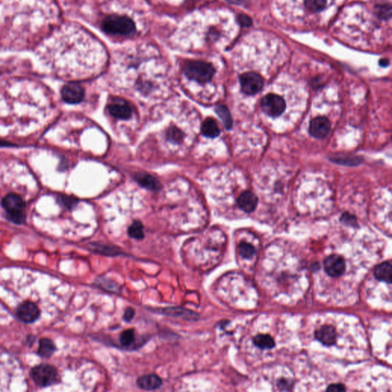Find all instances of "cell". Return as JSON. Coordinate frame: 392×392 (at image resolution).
<instances>
[{
  "label": "cell",
  "mask_w": 392,
  "mask_h": 392,
  "mask_svg": "<svg viewBox=\"0 0 392 392\" xmlns=\"http://www.w3.org/2000/svg\"><path fill=\"white\" fill-rule=\"evenodd\" d=\"M0 302L25 324L48 321L56 316L60 306L57 281L34 271L1 270Z\"/></svg>",
  "instance_id": "6da1fadb"
},
{
  "label": "cell",
  "mask_w": 392,
  "mask_h": 392,
  "mask_svg": "<svg viewBox=\"0 0 392 392\" xmlns=\"http://www.w3.org/2000/svg\"><path fill=\"white\" fill-rule=\"evenodd\" d=\"M25 380L18 362L0 350V392L24 391Z\"/></svg>",
  "instance_id": "7a4b0ae2"
},
{
  "label": "cell",
  "mask_w": 392,
  "mask_h": 392,
  "mask_svg": "<svg viewBox=\"0 0 392 392\" xmlns=\"http://www.w3.org/2000/svg\"><path fill=\"white\" fill-rule=\"evenodd\" d=\"M1 205L11 222L17 224L25 222L26 203L21 195L18 193L8 194L2 199Z\"/></svg>",
  "instance_id": "3957f363"
},
{
  "label": "cell",
  "mask_w": 392,
  "mask_h": 392,
  "mask_svg": "<svg viewBox=\"0 0 392 392\" xmlns=\"http://www.w3.org/2000/svg\"><path fill=\"white\" fill-rule=\"evenodd\" d=\"M102 28L105 32L120 35H130L136 31L133 20L126 16L111 15L106 17L102 21Z\"/></svg>",
  "instance_id": "277c9868"
},
{
  "label": "cell",
  "mask_w": 392,
  "mask_h": 392,
  "mask_svg": "<svg viewBox=\"0 0 392 392\" xmlns=\"http://www.w3.org/2000/svg\"><path fill=\"white\" fill-rule=\"evenodd\" d=\"M184 73L189 79L197 82L205 83L212 80L215 70L210 63L189 61L184 66Z\"/></svg>",
  "instance_id": "5b68a950"
},
{
  "label": "cell",
  "mask_w": 392,
  "mask_h": 392,
  "mask_svg": "<svg viewBox=\"0 0 392 392\" xmlns=\"http://www.w3.org/2000/svg\"><path fill=\"white\" fill-rule=\"evenodd\" d=\"M261 107L264 113L271 117H278L285 111L287 104L281 96L268 94L263 97Z\"/></svg>",
  "instance_id": "8992f818"
},
{
  "label": "cell",
  "mask_w": 392,
  "mask_h": 392,
  "mask_svg": "<svg viewBox=\"0 0 392 392\" xmlns=\"http://www.w3.org/2000/svg\"><path fill=\"white\" fill-rule=\"evenodd\" d=\"M241 90L248 95H255L262 90L264 80L255 72H246L240 76Z\"/></svg>",
  "instance_id": "52a82bcc"
},
{
  "label": "cell",
  "mask_w": 392,
  "mask_h": 392,
  "mask_svg": "<svg viewBox=\"0 0 392 392\" xmlns=\"http://www.w3.org/2000/svg\"><path fill=\"white\" fill-rule=\"evenodd\" d=\"M324 268L329 275L337 278L345 272L346 262L340 255H332L324 260Z\"/></svg>",
  "instance_id": "ba28073f"
},
{
  "label": "cell",
  "mask_w": 392,
  "mask_h": 392,
  "mask_svg": "<svg viewBox=\"0 0 392 392\" xmlns=\"http://www.w3.org/2000/svg\"><path fill=\"white\" fill-rule=\"evenodd\" d=\"M331 131V123L325 117H317L311 120L310 133L317 139H323L328 136Z\"/></svg>",
  "instance_id": "9c48e42d"
},
{
  "label": "cell",
  "mask_w": 392,
  "mask_h": 392,
  "mask_svg": "<svg viewBox=\"0 0 392 392\" xmlns=\"http://www.w3.org/2000/svg\"><path fill=\"white\" fill-rule=\"evenodd\" d=\"M63 100L68 103H80L84 98V90L77 83H68L61 90Z\"/></svg>",
  "instance_id": "30bf717a"
},
{
  "label": "cell",
  "mask_w": 392,
  "mask_h": 392,
  "mask_svg": "<svg viewBox=\"0 0 392 392\" xmlns=\"http://www.w3.org/2000/svg\"><path fill=\"white\" fill-rule=\"evenodd\" d=\"M108 110L110 114L115 118L126 120L130 117L132 114V108L127 102L124 100L114 101L108 105Z\"/></svg>",
  "instance_id": "8fae6325"
},
{
  "label": "cell",
  "mask_w": 392,
  "mask_h": 392,
  "mask_svg": "<svg viewBox=\"0 0 392 392\" xmlns=\"http://www.w3.org/2000/svg\"><path fill=\"white\" fill-rule=\"evenodd\" d=\"M258 199L256 195L251 191H245L239 195L237 200L238 206L241 210L247 213L255 211L258 205Z\"/></svg>",
  "instance_id": "7c38bea8"
},
{
  "label": "cell",
  "mask_w": 392,
  "mask_h": 392,
  "mask_svg": "<svg viewBox=\"0 0 392 392\" xmlns=\"http://www.w3.org/2000/svg\"><path fill=\"white\" fill-rule=\"evenodd\" d=\"M316 337L323 344L331 346L337 340V331L332 326H324L317 330Z\"/></svg>",
  "instance_id": "4fadbf2b"
},
{
  "label": "cell",
  "mask_w": 392,
  "mask_h": 392,
  "mask_svg": "<svg viewBox=\"0 0 392 392\" xmlns=\"http://www.w3.org/2000/svg\"><path fill=\"white\" fill-rule=\"evenodd\" d=\"M138 387L143 390L153 391L159 389L162 386V380L156 375H146L137 379Z\"/></svg>",
  "instance_id": "5bb4252c"
},
{
  "label": "cell",
  "mask_w": 392,
  "mask_h": 392,
  "mask_svg": "<svg viewBox=\"0 0 392 392\" xmlns=\"http://www.w3.org/2000/svg\"><path fill=\"white\" fill-rule=\"evenodd\" d=\"M134 179L138 183L140 184V186H143L145 189L152 191L159 190L160 189V183L159 181L151 175L148 174L146 172L136 173Z\"/></svg>",
  "instance_id": "9a60e30c"
},
{
  "label": "cell",
  "mask_w": 392,
  "mask_h": 392,
  "mask_svg": "<svg viewBox=\"0 0 392 392\" xmlns=\"http://www.w3.org/2000/svg\"><path fill=\"white\" fill-rule=\"evenodd\" d=\"M375 276L379 281H385L388 284L392 283V265L389 262H385L375 270Z\"/></svg>",
  "instance_id": "2e32d148"
},
{
  "label": "cell",
  "mask_w": 392,
  "mask_h": 392,
  "mask_svg": "<svg viewBox=\"0 0 392 392\" xmlns=\"http://www.w3.org/2000/svg\"><path fill=\"white\" fill-rule=\"evenodd\" d=\"M202 132L207 137L215 138L220 134V129L214 119L208 118L202 124Z\"/></svg>",
  "instance_id": "e0dca14e"
},
{
  "label": "cell",
  "mask_w": 392,
  "mask_h": 392,
  "mask_svg": "<svg viewBox=\"0 0 392 392\" xmlns=\"http://www.w3.org/2000/svg\"><path fill=\"white\" fill-rule=\"evenodd\" d=\"M215 112H216L218 117H220L225 128L227 130H230V129L232 128L233 120H232V115H231L228 107H225V105L217 106L215 107Z\"/></svg>",
  "instance_id": "ac0fdd59"
},
{
  "label": "cell",
  "mask_w": 392,
  "mask_h": 392,
  "mask_svg": "<svg viewBox=\"0 0 392 392\" xmlns=\"http://www.w3.org/2000/svg\"><path fill=\"white\" fill-rule=\"evenodd\" d=\"M254 343L257 347L263 349V350H270V349L274 348L275 346L274 340H273L272 337H270L269 335H266V334H260V335L256 336L254 339Z\"/></svg>",
  "instance_id": "d6986e66"
},
{
  "label": "cell",
  "mask_w": 392,
  "mask_h": 392,
  "mask_svg": "<svg viewBox=\"0 0 392 392\" xmlns=\"http://www.w3.org/2000/svg\"><path fill=\"white\" fill-rule=\"evenodd\" d=\"M128 234L130 238L141 240L144 238L143 226L141 222L136 221L128 228Z\"/></svg>",
  "instance_id": "ffe728a7"
},
{
  "label": "cell",
  "mask_w": 392,
  "mask_h": 392,
  "mask_svg": "<svg viewBox=\"0 0 392 392\" xmlns=\"http://www.w3.org/2000/svg\"><path fill=\"white\" fill-rule=\"evenodd\" d=\"M135 340H136L135 331L132 329L124 330L121 333L120 337V344L124 347H131L132 345L134 343Z\"/></svg>",
  "instance_id": "44dd1931"
},
{
  "label": "cell",
  "mask_w": 392,
  "mask_h": 392,
  "mask_svg": "<svg viewBox=\"0 0 392 392\" xmlns=\"http://www.w3.org/2000/svg\"><path fill=\"white\" fill-rule=\"evenodd\" d=\"M238 250H239L240 255L245 258H252L256 253L255 247L251 245V244L247 243V242H242L240 244Z\"/></svg>",
  "instance_id": "7402d4cb"
},
{
  "label": "cell",
  "mask_w": 392,
  "mask_h": 392,
  "mask_svg": "<svg viewBox=\"0 0 392 392\" xmlns=\"http://www.w3.org/2000/svg\"><path fill=\"white\" fill-rule=\"evenodd\" d=\"M166 136H167L168 140L169 141L176 143L182 142L184 137L183 133L176 126H172V127L169 128L167 133H166Z\"/></svg>",
  "instance_id": "603a6c76"
},
{
  "label": "cell",
  "mask_w": 392,
  "mask_h": 392,
  "mask_svg": "<svg viewBox=\"0 0 392 392\" xmlns=\"http://www.w3.org/2000/svg\"><path fill=\"white\" fill-rule=\"evenodd\" d=\"M376 13L383 19H389L392 15V7L389 4L379 5L376 7Z\"/></svg>",
  "instance_id": "cb8c5ba5"
},
{
  "label": "cell",
  "mask_w": 392,
  "mask_h": 392,
  "mask_svg": "<svg viewBox=\"0 0 392 392\" xmlns=\"http://www.w3.org/2000/svg\"><path fill=\"white\" fill-rule=\"evenodd\" d=\"M326 0H305V5L310 11H320L326 6Z\"/></svg>",
  "instance_id": "d4e9b609"
},
{
  "label": "cell",
  "mask_w": 392,
  "mask_h": 392,
  "mask_svg": "<svg viewBox=\"0 0 392 392\" xmlns=\"http://www.w3.org/2000/svg\"><path fill=\"white\" fill-rule=\"evenodd\" d=\"M97 252L106 255H120V251L118 249H115V248L106 245H98L97 249Z\"/></svg>",
  "instance_id": "484cf974"
},
{
  "label": "cell",
  "mask_w": 392,
  "mask_h": 392,
  "mask_svg": "<svg viewBox=\"0 0 392 392\" xmlns=\"http://www.w3.org/2000/svg\"><path fill=\"white\" fill-rule=\"evenodd\" d=\"M238 21L240 25L243 27H249L252 25V20L248 15L241 14L238 16Z\"/></svg>",
  "instance_id": "4316f807"
},
{
  "label": "cell",
  "mask_w": 392,
  "mask_h": 392,
  "mask_svg": "<svg viewBox=\"0 0 392 392\" xmlns=\"http://www.w3.org/2000/svg\"><path fill=\"white\" fill-rule=\"evenodd\" d=\"M134 316V309L131 308V307H128V308H126V310H125L124 315H123V319H124L125 321L130 322L132 320H133Z\"/></svg>",
  "instance_id": "83f0119b"
},
{
  "label": "cell",
  "mask_w": 392,
  "mask_h": 392,
  "mask_svg": "<svg viewBox=\"0 0 392 392\" xmlns=\"http://www.w3.org/2000/svg\"><path fill=\"white\" fill-rule=\"evenodd\" d=\"M8 310H7L6 307L0 302V323L8 319Z\"/></svg>",
  "instance_id": "f1b7e54d"
},
{
  "label": "cell",
  "mask_w": 392,
  "mask_h": 392,
  "mask_svg": "<svg viewBox=\"0 0 392 392\" xmlns=\"http://www.w3.org/2000/svg\"><path fill=\"white\" fill-rule=\"evenodd\" d=\"M342 220L344 222H347V223H350V225H351V224L355 225L356 223V218L354 216H352L351 215H349V214L343 215V217H342Z\"/></svg>",
  "instance_id": "f546056e"
},
{
  "label": "cell",
  "mask_w": 392,
  "mask_h": 392,
  "mask_svg": "<svg viewBox=\"0 0 392 392\" xmlns=\"http://www.w3.org/2000/svg\"><path fill=\"white\" fill-rule=\"evenodd\" d=\"M327 391H330V392H343V391H346V388L343 385H332L327 389Z\"/></svg>",
  "instance_id": "4dcf8cb0"
},
{
  "label": "cell",
  "mask_w": 392,
  "mask_h": 392,
  "mask_svg": "<svg viewBox=\"0 0 392 392\" xmlns=\"http://www.w3.org/2000/svg\"><path fill=\"white\" fill-rule=\"evenodd\" d=\"M226 1H228L230 3L236 4V5H241L245 2V0H226Z\"/></svg>",
  "instance_id": "1f68e13d"
},
{
  "label": "cell",
  "mask_w": 392,
  "mask_h": 392,
  "mask_svg": "<svg viewBox=\"0 0 392 392\" xmlns=\"http://www.w3.org/2000/svg\"><path fill=\"white\" fill-rule=\"evenodd\" d=\"M380 65L383 66V67H386V66L389 65V60L387 59H382L379 62Z\"/></svg>",
  "instance_id": "d6a6232c"
}]
</instances>
